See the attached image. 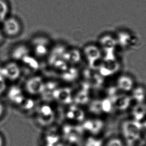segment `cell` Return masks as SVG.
Masks as SVG:
<instances>
[{
	"mask_svg": "<svg viewBox=\"0 0 146 146\" xmlns=\"http://www.w3.org/2000/svg\"><path fill=\"white\" fill-rule=\"evenodd\" d=\"M145 106H146V102L145 103Z\"/></svg>",
	"mask_w": 146,
	"mask_h": 146,
	"instance_id": "obj_16",
	"label": "cell"
},
{
	"mask_svg": "<svg viewBox=\"0 0 146 146\" xmlns=\"http://www.w3.org/2000/svg\"><path fill=\"white\" fill-rule=\"evenodd\" d=\"M5 140L4 137L0 133V146H4Z\"/></svg>",
	"mask_w": 146,
	"mask_h": 146,
	"instance_id": "obj_15",
	"label": "cell"
},
{
	"mask_svg": "<svg viewBox=\"0 0 146 146\" xmlns=\"http://www.w3.org/2000/svg\"><path fill=\"white\" fill-rule=\"evenodd\" d=\"M2 74H0V76L6 80H16L20 75V67L19 66L18 63L12 61L7 63L3 66L1 69Z\"/></svg>",
	"mask_w": 146,
	"mask_h": 146,
	"instance_id": "obj_6",
	"label": "cell"
},
{
	"mask_svg": "<svg viewBox=\"0 0 146 146\" xmlns=\"http://www.w3.org/2000/svg\"><path fill=\"white\" fill-rule=\"evenodd\" d=\"M0 28L6 39H17L24 32V24L22 19L12 14L3 21Z\"/></svg>",
	"mask_w": 146,
	"mask_h": 146,
	"instance_id": "obj_3",
	"label": "cell"
},
{
	"mask_svg": "<svg viewBox=\"0 0 146 146\" xmlns=\"http://www.w3.org/2000/svg\"><path fill=\"white\" fill-rule=\"evenodd\" d=\"M132 101L135 103L145 104L146 102V88L143 85L135 86L130 93Z\"/></svg>",
	"mask_w": 146,
	"mask_h": 146,
	"instance_id": "obj_8",
	"label": "cell"
},
{
	"mask_svg": "<svg viewBox=\"0 0 146 146\" xmlns=\"http://www.w3.org/2000/svg\"><path fill=\"white\" fill-rule=\"evenodd\" d=\"M142 137L146 142V119L142 123Z\"/></svg>",
	"mask_w": 146,
	"mask_h": 146,
	"instance_id": "obj_12",
	"label": "cell"
},
{
	"mask_svg": "<svg viewBox=\"0 0 146 146\" xmlns=\"http://www.w3.org/2000/svg\"><path fill=\"white\" fill-rule=\"evenodd\" d=\"M6 40V38L4 36L2 31L1 30V29L0 28V47H2V46L4 45Z\"/></svg>",
	"mask_w": 146,
	"mask_h": 146,
	"instance_id": "obj_14",
	"label": "cell"
},
{
	"mask_svg": "<svg viewBox=\"0 0 146 146\" xmlns=\"http://www.w3.org/2000/svg\"><path fill=\"white\" fill-rule=\"evenodd\" d=\"M32 54L28 43H19L13 46L10 52L11 59L12 61L18 62L29 55Z\"/></svg>",
	"mask_w": 146,
	"mask_h": 146,
	"instance_id": "obj_5",
	"label": "cell"
},
{
	"mask_svg": "<svg viewBox=\"0 0 146 146\" xmlns=\"http://www.w3.org/2000/svg\"><path fill=\"white\" fill-rule=\"evenodd\" d=\"M136 85L133 77L128 74L121 75L116 80V87L123 93H130Z\"/></svg>",
	"mask_w": 146,
	"mask_h": 146,
	"instance_id": "obj_4",
	"label": "cell"
},
{
	"mask_svg": "<svg viewBox=\"0 0 146 146\" xmlns=\"http://www.w3.org/2000/svg\"><path fill=\"white\" fill-rule=\"evenodd\" d=\"M131 119L142 123L146 119V108L145 104L135 103L131 108Z\"/></svg>",
	"mask_w": 146,
	"mask_h": 146,
	"instance_id": "obj_7",
	"label": "cell"
},
{
	"mask_svg": "<svg viewBox=\"0 0 146 146\" xmlns=\"http://www.w3.org/2000/svg\"><path fill=\"white\" fill-rule=\"evenodd\" d=\"M6 89V80L1 76H0V96L3 94Z\"/></svg>",
	"mask_w": 146,
	"mask_h": 146,
	"instance_id": "obj_11",
	"label": "cell"
},
{
	"mask_svg": "<svg viewBox=\"0 0 146 146\" xmlns=\"http://www.w3.org/2000/svg\"><path fill=\"white\" fill-rule=\"evenodd\" d=\"M12 6L10 0H0V24L12 14Z\"/></svg>",
	"mask_w": 146,
	"mask_h": 146,
	"instance_id": "obj_9",
	"label": "cell"
},
{
	"mask_svg": "<svg viewBox=\"0 0 146 146\" xmlns=\"http://www.w3.org/2000/svg\"><path fill=\"white\" fill-rule=\"evenodd\" d=\"M126 143L120 136H113L104 142L103 146H125Z\"/></svg>",
	"mask_w": 146,
	"mask_h": 146,
	"instance_id": "obj_10",
	"label": "cell"
},
{
	"mask_svg": "<svg viewBox=\"0 0 146 146\" xmlns=\"http://www.w3.org/2000/svg\"><path fill=\"white\" fill-rule=\"evenodd\" d=\"M28 44L32 55L38 59L47 57L53 47L51 38L40 33L33 36Z\"/></svg>",
	"mask_w": 146,
	"mask_h": 146,
	"instance_id": "obj_1",
	"label": "cell"
},
{
	"mask_svg": "<svg viewBox=\"0 0 146 146\" xmlns=\"http://www.w3.org/2000/svg\"><path fill=\"white\" fill-rule=\"evenodd\" d=\"M121 132V137L127 145L136 146L138 141L144 140L142 137V124L131 118L122 123Z\"/></svg>",
	"mask_w": 146,
	"mask_h": 146,
	"instance_id": "obj_2",
	"label": "cell"
},
{
	"mask_svg": "<svg viewBox=\"0 0 146 146\" xmlns=\"http://www.w3.org/2000/svg\"><path fill=\"white\" fill-rule=\"evenodd\" d=\"M6 111V108L2 102L0 101V120L4 116Z\"/></svg>",
	"mask_w": 146,
	"mask_h": 146,
	"instance_id": "obj_13",
	"label": "cell"
}]
</instances>
